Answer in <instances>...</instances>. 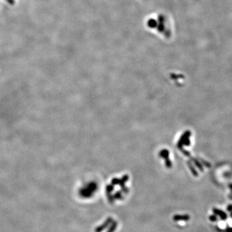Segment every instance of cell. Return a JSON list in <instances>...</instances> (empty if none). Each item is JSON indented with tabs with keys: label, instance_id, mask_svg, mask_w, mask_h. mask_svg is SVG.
Segmentation results:
<instances>
[{
	"label": "cell",
	"instance_id": "1",
	"mask_svg": "<svg viewBox=\"0 0 232 232\" xmlns=\"http://www.w3.org/2000/svg\"><path fill=\"white\" fill-rule=\"evenodd\" d=\"M112 222V218H107L106 221L103 224V225H101V226H99V227H97L96 229H95V232H101L103 230H105V229L107 227L108 225H110Z\"/></svg>",
	"mask_w": 232,
	"mask_h": 232
},
{
	"label": "cell",
	"instance_id": "3",
	"mask_svg": "<svg viewBox=\"0 0 232 232\" xmlns=\"http://www.w3.org/2000/svg\"><path fill=\"white\" fill-rule=\"evenodd\" d=\"M117 225V222H114L113 225H112L111 227H110V228H109V230H108V231L107 232H114V231H115L116 229Z\"/></svg>",
	"mask_w": 232,
	"mask_h": 232
},
{
	"label": "cell",
	"instance_id": "4",
	"mask_svg": "<svg viewBox=\"0 0 232 232\" xmlns=\"http://www.w3.org/2000/svg\"><path fill=\"white\" fill-rule=\"evenodd\" d=\"M214 211H215V212L216 213H217V214H219V215H221V216H222V217H223V218H226V217H225L226 215H225V213H222L221 211H218V210H214Z\"/></svg>",
	"mask_w": 232,
	"mask_h": 232
},
{
	"label": "cell",
	"instance_id": "2",
	"mask_svg": "<svg viewBox=\"0 0 232 232\" xmlns=\"http://www.w3.org/2000/svg\"><path fill=\"white\" fill-rule=\"evenodd\" d=\"M173 218L174 221H188L190 219V217L188 215H176Z\"/></svg>",
	"mask_w": 232,
	"mask_h": 232
}]
</instances>
